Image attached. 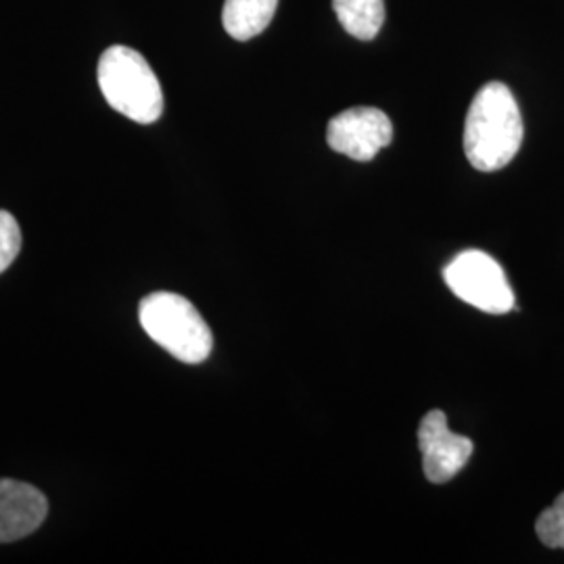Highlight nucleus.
I'll return each instance as SVG.
<instances>
[{"label":"nucleus","mask_w":564,"mask_h":564,"mask_svg":"<svg viewBox=\"0 0 564 564\" xmlns=\"http://www.w3.org/2000/svg\"><path fill=\"white\" fill-rule=\"evenodd\" d=\"M519 102L502 82H489L475 95L464 123V153L479 172H498L523 144Z\"/></svg>","instance_id":"1"},{"label":"nucleus","mask_w":564,"mask_h":564,"mask_svg":"<svg viewBox=\"0 0 564 564\" xmlns=\"http://www.w3.org/2000/svg\"><path fill=\"white\" fill-rule=\"evenodd\" d=\"M97 80L105 101L128 120L153 123L162 118V84L139 51L109 46L99 59Z\"/></svg>","instance_id":"2"},{"label":"nucleus","mask_w":564,"mask_h":564,"mask_svg":"<svg viewBox=\"0 0 564 564\" xmlns=\"http://www.w3.org/2000/svg\"><path fill=\"white\" fill-rule=\"evenodd\" d=\"M139 321L144 333L167 354L184 364H202L209 358L214 335L197 307L186 297L160 291L142 300Z\"/></svg>","instance_id":"3"},{"label":"nucleus","mask_w":564,"mask_h":564,"mask_svg":"<svg viewBox=\"0 0 564 564\" xmlns=\"http://www.w3.org/2000/svg\"><path fill=\"white\" fill-rule=\"evenodd\" d=\"M445 284L464 303L487 312L506 314L514 310V293L505 268L477 249L463 251L444 270Z\"/></svg>","instance_id":"4"},{"label":"nucleus","mask_w":564,"mask_h":564,"mask_svg":"<svg viewBox=\"0 0 564 564\" xmlns=\"http://www.w3.org/2000/svg\"><path fill=\"white\" fill-rule=\"evenodd\" d=\"M393 126L377 107H354L328 121V147L354 162H370L391 144Z\"/></svg>","instance_id":"5"},{"label":"nucleus","mask_w":564,"mask_h":564,"mask_svg":"<svg viewBox=\"0 0 564 564\" xmlns=\"http://www.w3.org/2000/svg\"><path fill=\"white\" fill-rule=\"evenodd\" d=\"M419 447L423 452L424 475L431 484H447L473 456V442L447 429L442 410H431L419 426Z\"/></svg>","instance_id":"6"},{"label":"nucleus","mask_w":564,"mask_h":564,"mask_svg":"<svg viewBox=\"0 0 564 564\" xmlns=\"http://www.w3.org/2000/svg\"><path fill=\"white\" fill-rule=\"evenodd\" d=\"M48 502L34 485L0 479V544L18 542L41 529Z\"/></svg>","instance_id":"7"},{"label":"nucleus","mask_w":564,"mask_h":564,"mask_svg":"<svg viewBox=\"0 0 564 564\" xmlns=\"http://www.w3.org/2000/svg\"><path fill=\"white\" fill-rule=\"evenodd\" d=\"M279 0H226L224 2V30L235 41H251L260 36L276 13Z\"/></svg>","instance_id":"8"},{"label":"nucleus","mask_w":564,"mask_h":564,"mask_svg":"<svg viewBox=\"0 0 564 564\" xmlns=\"http://www.w3.org/2000/svg\"><path fill=\"white\" fill-rule=\"evenodd\" d=\"M337 20L358 41H372L384 23V0H333Z\"/></svg>","instance_id":"9"},{"label":"nucleus","mask_w":564,"mask_h":564,"mask_svg":"<svg viewBox=\"0 0 564 564\" xmlns=\"http://www.w3.org/2000/svg\"><path fill=\"white\" fill-rule=\"evenodd\" d=\"M535 533L542 544L554 550H564V491L556 502L545 508L535 521Z\"/></svg>","instance_id":"10"},{"label":"nucleus","mask_w":564,"mask_h":564,"mask_svg":"<svg viewBox=\"0 0 564 564\" xmlns=\"http://www.w3.org/2000/svg\"><path fill=\"white\" fill-rule=\"evenodd\" d=\"M21 230L18 220L0 209V274L20 256Z\"/></svg>","instance_id":"11"}]
</instances>
